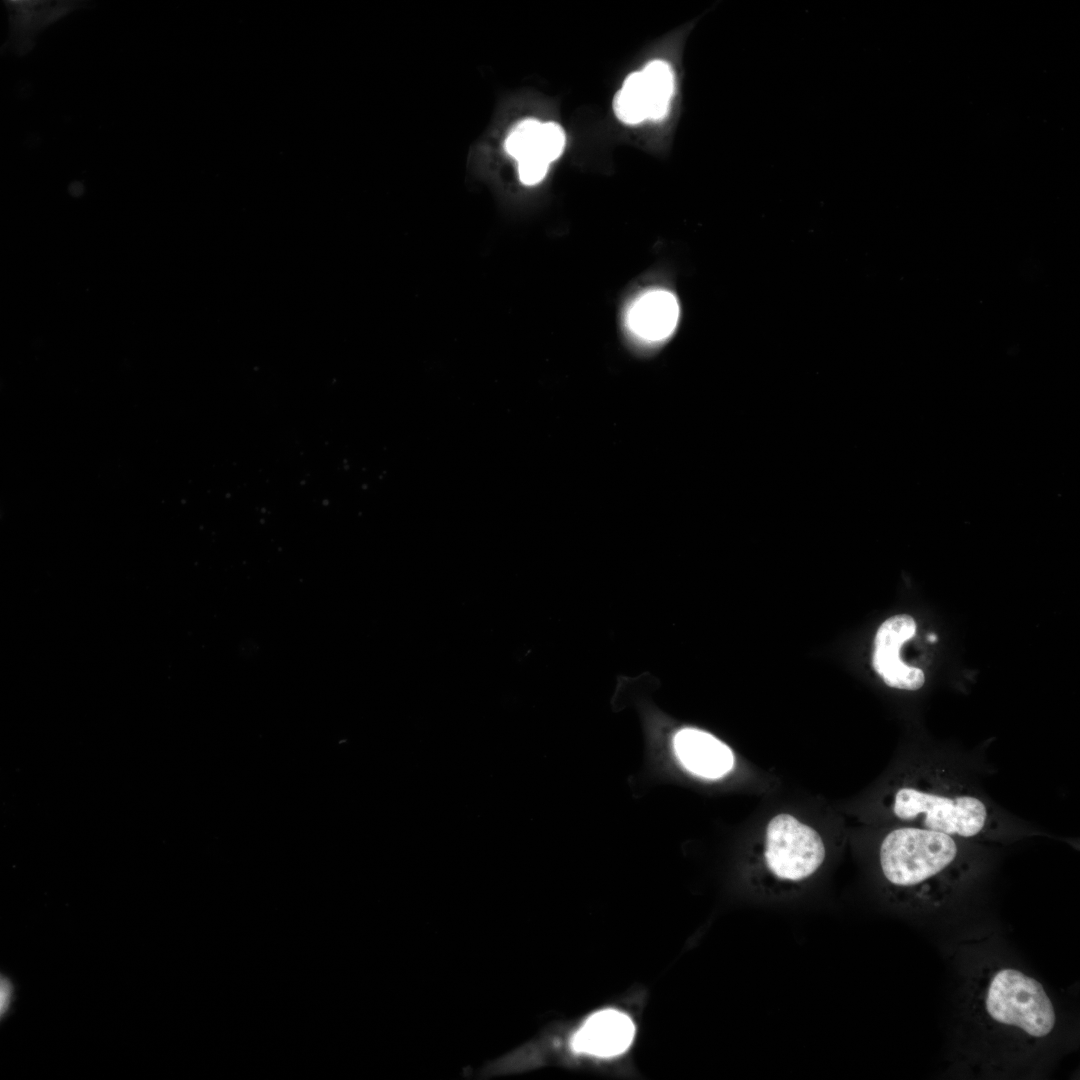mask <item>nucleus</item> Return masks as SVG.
Returning <instances> with one entry per match:
<instances>
[{"instance_id":"f257e3e1","label":"nucleus","mask_w":1080,"mask_h":1080,"mask_svg":"<svg viewBox=\"0 0 1080 1080\" xmlns=\"http://www.w3.org/2000/svg\"><path fill=\"white\" fill-rule=\"evenodd\" d=\"M962 1030L989 1067L1042 1048L1055 1030L1054 1004L1040 981L1005 963L978 966L961 991Z\"/></svg>"},{"instance_id":"f03ea898","label":"nucleus","mask_w":1080,"mask_h":1080,"mask_svg":"<svg viewBox=\"0 0 1080 1080\" xmlns=\"http://www.w3.org/2000/svg\"><path fill=\"white\" fill-rule=\"evenodd\" d=\"M964 842L910 825L890 830L878 849L879 870L888 892L898 904L913 911L942 907L973 869Z\"/></svg>"},{"instance_id":"7ed1b4c3","label":"nucleus","mask_w":1080,"mask_h":1080,"mask_svg":"<svg viewBox=\"0 0 1080 1080\" xmlns=\"http://www.w3.org/2000/svg\"><path fill=\"white\" fill-rule=\"evenodd\" d=\"M887 805L904 825L965 841L989 838L999 830V816L992 803L940 765H924L911 773L893 790Z\"/></svg>"},{"instance_id":"20e7f679","label":"nucleus","mask_w":1080,"mask_h":1080,"mask_svg":"<svg viewBox=\"0 0 1080 1080\" xmlns=\"http://www.w3.org/2000/svg\"><path fill=\"white\" fill-rule=\"evenodd\" d=\"M825 856L820 834L796 817L780 813L768 822L762 864L777 882L796 884L809 879L822 866Z\"/></svg>"},{"instance_id":"39448f33","label":"nucleus","mask_w":1080,"mask_h":1080,"mask_svg":"<svg viewBox=\"0 0 1080 1080\" xmlns=\"http://www.w3.org/2000/svg\"><path fill=\"white\" fill-rule=\"evenodd\" d=\"M916 632V623L909 615H896L884 621L878 628L872 656L876 673L892 688L918 690L925 676L921 669L906 665L900 658L903 644Z\"/></svg>"},{"instance_id":"423d86ee","label":"nucleus","mask_w":1080,"mask_h":1080,"mask_svg":"<svg viewBox=\"0 0 1080 1080\" xmlns=\"http://www.w3.org/2000/svg\"><path fill=\"white\" fill-rule=\"evenodd\" d=\"M9 13V45L24 55L35 45L36 35L46 26L83 7L78 1H5Z\"/></svg>"},{"instance_id":"0eeeda50","label":"nucleus","mask_w":1080,"mask_h":1080,"mask_svg":"<svg viewBox=\"0 0 1080 1080\" xmlns=\"http://www.w3.org/2000/svg\"><path fill=\"white\" fill-rule=\"evenodd\" d=\"M673 745L682 765L698 776L720 778L733 767L734 756L730 748L707 732L682 729L676 733Z\"/></svg>"},{"instance_id":"6e6552de","label":"nucleus","mask_w":1080,"mask_h":1080,"mask_svg":"<svg viewBox=\"0 0 1080 1080\" xmlns=\"http://www.w3.org/2000/svg\"><path fill=\"white\" fill-rule=\"evenodd\" d=\"M634 1025L624 1013L604 1010L587 1019L572 1039L577 1052L609 1057L624 1052L634 1036Z\"/></svg>"},{"instance_id":"1a4fd4ad","label":"nucleus","mask_w":1080,"mask_h":1080,"mask_svg":"<svg viewBox=\"0 0 1080 1080\" xmlns=\"http://www.w3.org/2000/svg\"><path fill=\"white\" fill-rule=\"evenodd\" d=\"M679 318V306L673 294L652 290L639 296L627 315L631 332L641 341L657 343L668 338Z\"/></svg>"},{"instance_id":"9d476101","label":"nucleus","mask_w":1080,"mask_h":1080,"mask_svg":"<svg viewBox=\"0 0 1080 1080\" xmlns=\"http://www.w3.org/2000/svg\"><path fill=\"white\" fill-rule=\"evenodd\" d=\"M640 73L647 103L648 120H660L667 115L675 92L674 70L668 62L654 60L649 62Z\"/></svg>"},{"instance_id":"9b49d317","label":"nucleus","mask_w":1080,"mask_h":1080,"mask_svg":"<svg viewBox=\"0 0 1080 1080\" xmlns=\"http://www.w3.org/2000/svg\"><path fill=\"white\" fill-rule=\"evenodd\" d=\"M613 108L617 118L628 125L648 119L647 103L640 71L629 74L616 93Z\"/></svg>"},{"instance_id":"f8f14e48","label":"nucleus","mask_w":1080,"mask_h":1080,"mask_svg":"<svg viewBox=\"0 0 1080 1080\" xmlns=\"http://www.w3.org/2000/svg\"><path fill=\"white\" fill-rule=\"evenodd\" d=\"M541 123L535 119H525L517 124L506 139L505 149L507 153L517 161L528 156L538 155L537 146Z\"/></svg>"},{"instance_id":"ddd939ff","label":"nucleus","mask_w":1080,"mask_h":1080,"mask_svg":"<svg viewBox=\"0 0 1080 1080\" xmlns=\"http://www.w3.org/2000/svg\"><path fill=\"white\" fill-rule=\"evenodd\" d=\"M566 143L563 128L555 122L541 123L537 153L548 163L556 160L562 154Z\"/></svg>"},{"instance_id":"4468645a","label":"nucleus","mask_w":1080,"mask_h":1080,"mask_svg":"<svg viewBox=\"0 0 1080 1080\" xmlns=\"http://www.w3.org/2000/svg\"><path fill=\"white\" fill-rule=\"evenodd\" d=\"M517 162L519 179L525 185H535L542 181L550 164L538 155L528 156Z\"/></svg>"},{"instance_id":"2eb2a0df","label":"nucleus","mask_w":1080,"mask_h":1080,"mask_svg":"<svg viewBox=\"0 0 1080 1080\" xmlns=\"http://www.w3.org/2000/svg\"><path fill=\"white\" fill-rule=\"evenodd\" d=\"M0 988L1 1014H4L8 1010L11 1003L12 985L7 979L2 978Z\"/></svg>"},{"instance_id":"dca6fc26","label":"nucleus","mask_w":1080,"mask_h":1080,"mask_svg":"<svg viewBox=\"0 0 1080 1080\" xmlns=\"http://www.w3.org/2000/svg\"><path fill=\"white\" fill-rule=\"evenodd\" d=\"M936 639H937V637H936V635H935V634H933V633H932V634H929V635H928V641H929V642H933V643H934V642H936Z\"/></svg>"}]
</instances>
